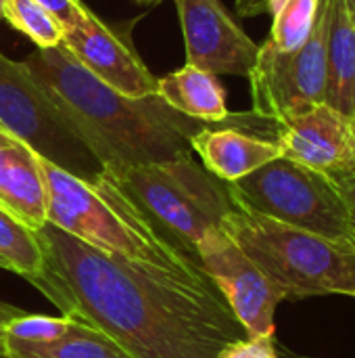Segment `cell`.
Listing matches in <instances>:
<instances>
[{
  "instance_id": "23",
  "label": "cell",
  "mask_w": 355,
  "mask_h": 358,
  "mask_svg": "<svg viewBox=\"0 0 355 358\" xmlns=\"http://www.w3.org/2000/svg\"><path fill=\"white\" fill-rule=\"evenodd\" d=\"M40 6H44L61 25L63 29H71L80 25L88 17V8L80 0H36Z\"/></svg>"
},
{
  "instance_id": "4",
  "label": "cell",
  "mask_w": 355,
  "mask_h": 358,
  "mask_svg": "<svg viewBox=\"0 0 355 358\" xmlns=\"http://www.w3.org/2000/svg\"><path fill=\"white\" fill-rule=\"evenodd\" d=\"M220 229L259 266L282 300L355 296V248L278 222L253 210L234 208Z\"/></svg>"
},
{
  "instance_id": "18",
  "label": "cell",
  "mask_w": 355,
  "mask_h": 358,
  "mask_svg": "<svg viewBox=\"0 0 355 358\" xmlns=\"http://www.w3.org/2000/svg\"><path fill=\"white\" fill-rule=\"evenodd\" d=\"M320 0H270L272 29L268 42L278 50H297L310 38Z\"/></svg>"
},
{
  "instance_id": "11",
  "label": "cell",
  "mask_w": 355,
  "mask_h": 358,
  "mask_svg": "<svg viewBox=\"0 0 355 358\" xmlns=\"http://www.w3.org/2000/svg\"><path fill=\"white\" fill-rule=\"evenodd\" d=\"M280 153L331 178L355 176V130L352 117L322 103L278 122Z\"/></svg>"
},
{
  "instance_id": "21",
  "label": "cell",
  "mask_w": 355,
  "mask_h": 358,
  "mask_svg": "<svg viewBox=\"0 0 355 358\" xmlns=\"http://www.w3.org/2000/svg\"><path fill=\"white\" fill-rule=\"evenodd\" d=\"M71 319L61 317H44V315H21L2 327V334L21 342H54L67 334Z\"/></svg>"
},
{
  "instance_id": "24",
  "label": "cell",
  "mask_w": 355,
  "mask_h": 358,
  "mask_svg": "<svg viewBox=\"0 0 355 358\" xmlns=\"http://www.w3.org/2000/svg\"><path fill=\"white\" fill-rule=\"evenodd\" d=\"M341 185V191H343V197L347 201V208H349V220H352V239H354L355 245V176L352 178H345V180H339Z\"/></svg>"
},
{
  "instance_id": "6",
  "label": "cell",
  "mask_w": 355,
  "mask_h": 358,
  "mask_svg": "<svg viewBox=\"0 0 355 358\" xmlns=\"http://www.w3.org/2000/svg\"><path fill=\"white\" fill-rule=\"evenodd\" d=\"M226 189L232 203L241 208L354 245L349 208L341 185L285 155L234 182H226Z\"/></svg>"
},
{
  "instance_id": "16",
  "label": "cell",
  "mask_w": 355,
  "mask_h": 358,
  "mask_svg": "<svg viewBox=\"0 0 355 358\" xmlns=\"http://www.w3.org/2000/svg\"><path fill=\"white\" fill-rule=\"evenodd\" d=\"M157 94L178 113L207 124L228 122L232 115L226 107V90L218 76L195 65H184L157 82Z\"/></svg>"
},
{
  "instance_id": "20",
  "label": "cell",
  "mask_w": 355,
  "mask_h": 358,
  "mask_svg": "<svg viewBox=\"0 0 355 358\" xmlns=\"http://www.w3.org/2000/svg\"><path fill=\"white\" fill-rule=\"evenodd\" d=\"M38 48H54L63 42V25L36 0H4V17Z\"/></svg>"
},
{
  "instance_id": "10",
  "label": "cell",
  "mask_w": 355,
  "mask_h": 358,
  "mask_svg": "<svg viewBox=\"0 0 355 358\" xmlns=\"http://www.w3.org/2000/svg\"><path fill=\"white\" fill-rule=\"evenodd\" d=\"M186 63L213 76H249L255 44L220 0H176Z\"/></svg>"
},
{
  "instance_id": "15",
  "label": "cell",
  "mask_w": 355,
  "mask_h": 358,
  "mask_svg": "<svg viewBox=\"0 0 355 358\" xmlns=\"http://www.w3.org/2000/svg\"><path fill=\"white\" fill-rule=\"evenodd\" d=\"M326 105L355 113V13L345 0H326Z\"/></svg>"
},
{
  "instance_id": "26",
  "label": "cell",
  "mask_w": 355,
  "mask_h": 358,
  "mask_svg": "<svg viewBox=\"0 0 355 358\" xmlns=\"http://www.w3.org/2000/svg\"><path fill=\"white\" fill-rule=\"evenodd\" d=\"M21 315H23L21 308L10 306V304H6V302L0 300V327H4L6 323H10L13 319H17V317H21Z\"/></svg>"
},
{
  "instance_id": "12",
  "label": "cell",
  "mask_w": 355,
  "mask_h": 358,
  "mask_svg": "<svg viewBox=\"0 0 355 358\" xmlns=\"http://www.w3.org/2000/svg\"><path fill=\"white\" fill-rule=\"evenodd\" d=\"M61 44L77 59L80 65L113 90L132 99L157 94L159 78L149 71L130 44H126L92 13H88L80 25L67 29Z\"/></svg>"
},
{
  "instance_id": "13",
  "label": "cell",
  "mask_w": 355,
  "mask_h": 358,
  "mask_svg": "<svg viewBox=\"0 0 355 358\" xmlns=\"http://www.w3.org/2000/svg\"><path fill=\"white\" fill-rule=\"evenodd\" d=\"M0 208L31 231L48 222L40 155L4 128H0Z\"/></svg>"
},
{
  "instance_id": "3",
  "label": "cell",
  "mask_w": 355,
  "mask_h": 358,
  "mask_svg": "<svg viewBox=\"0 0 355 358\" xmlns=\"http://www.w3.org/2000/svg\"><path fill=\"white\" fill-rule=\"evenodd\" d=\"M40 168L50 224L100 252L153 264L201 285H213L199 264L167 248L151 231L134 203L103 172L94 180H84L44 157H40Z\"/></svg>"
},
{
  "instance_id": "25",
  "label": "cell",
  "mask_w": 355,
  "mask_h": 358,
  "mask_svg": "<svg viewBox=\"0 0 355 358\" xmlns=\"http://www.w3.org/2000/svg\"><path fill=\"white\" fill-rule=\"evenodd\" d=\"M270 0H236V13L241 17H257L262 13H268Z\"/></svg>"
},
{
  "instance_id": "31",
  "label": "cell",
  "mask_w": 355,
  "mask_h": 358,
  "mask_svg": "<svg viewBox=\"0 0 355 358\" xmlns=\"http://www.w3.org/2000/svg\"><path fill=\"white\" fill-rule=\"evenodd\" d=\"M0 268H6V266H4V262H2V258H0Z\"/></svg>"
},
{
  "instance_id": "32",
  "label": "cell",
  "mask_w": 355,
  "mask_h": 358,
  "mask_svg": "<svg viewBox=\"0 0 355 358\" xmlns=\"http://www.w3.org/2000/svg\"><path fill=\"white\" fill-rule=\"evenodd\" d=\"M352 122H354V130H355V113H354V117H352Z\"/></svg>"
},
{
  "instance_id": "28",
  "label": "cell",
  "mask_w": 355,
  "mask_h": 358,
  "mask_svg": "<svg viewBox=\"0 0 355 358\" xmlns=\"http://www.w3.org/2000/svg\"><path fill=\"white\" fill-rule=\"evenodd\" d=\"M134 2H138V4H157L161 0H134Z\"/></svg>"
},
{
  "instance_id": "30",
  "label": "cell",
  "mask_w": 355,
  "mask_h": 358,
  "mask_svg": "<svg viewBox=\"0 0 355 358\" xmlns=\"http://www.w3.org/2000/svg\"><path fill=\"white\" fill-rule=\"evenodd\" d=\"M4 17V0H0V19Z\"/></svg>"
},
{
  "instance_id": "17",
  "label": "cell",
  "mask_w": 355,
  "mask_h": 358,
  "mask_svg": "<svg viewBox=\"0 0 355 358\" xmlns=\"http://www.w3.org/2000/svg\"><path fill=\"white\" fill-rule=\"evenodd\" d=\"M2 338L6 358H134L103 331L73 319L67 334L54 342H21L4 334Z\"/></svg>"
},
{
  "instance_id": "2",
  "label": "cell",
  "mask_w": 355,
  "mask_h": 358,
  "mask_svg": "<svg viewBox=\"0 0 355 358\" xmlns=\"http://www.w3.org/2000/svg\"><path fill=\"white\" fill-rule=\"evenodd\" d=\"M21 63L107 172L188 157L190 136L207 124L178 113L159 94L132 99L113 90L63 44L38 48Z\"/></svg>"
},
{
  "instance_id": "1",
  "label": "cell",
  "mask_w": 355,
  "mask_h": 358,
  "mask_svg": "<svg viewBox=\"0 0 355 358\" xmlns=\"http://www.w3.org/2000/svg\"><path fill=\"white\" fill-rule=\"evenodd\" d=\"M29 283L61 315L94 327L134 358H216L247 338L224 296L165 268L100 252L46 222Z\"/></svg>"
},
{
  "instance_id": "19",
  "label": "cell",
  "mask_w": 355,
  "mask_h": 358,
  "mask_svg": "<svg viewBox=\"0 0 355 358\" xmlns=\"http://www.w3.org/2000/svg\"><path fill=\"white\" fill-rule=\"evenodd\" d=\"M0 258L6 271L17 273L25 281L38 275L42 266V248L36 231L25 227L13 214L0 208Z\"/></svg>"
},
{
  "instance_id": "33",
  "label": "cell",
  "mask_w": 355,
  "mask_h": 358,
  "mask_svg": "<svg viewBox=\"0 0 355 358\" xmlns=\"http://www.w3.org/2000/svg\"><path fill=\"white\" fill-rule=\"evenodd\" d=\"M354 298H355V296H354Z\"/></svg>"
},
{
  "instance_id": "7",
  "label": "cell",
  "mask_w": 355,
  "mask_h": 358,
  "mask_svg": "<svg viewBox=\"0 0 355 358\" xmlns=\"http://www.w3.org/2000/svg\"><path fill=\"white\" fill-rule=\"evenodd\" d=\"M0 128L25 141L40 157L84 180H94L103 172V164L36 84L23 63L10 61L2 52Z\"/></svg>"
},
{
  "instance_id": "9",
  "label": "cell",
  "mask_w": 355,
  "mask_h": 358,
  "mask_svg": "<svg viewBox=\"0 0 355 358\" xmlns=\"http://www.w3.org/2000/svg\"><path fill=\"white\" fill-rule=\"evenodd\" d=\"M199 262L226 304L245 327L247 338L274 336V315L282 294L259 266L220 227L209 229L197 245Z\"/></svg>"
},
{
  "instance_id": "5",
  "label": "cell",
  "mask_w": 355,
  "mask_h": 358,
  "mask_svg": "<svg viewBox=\"0 0 355 358\" xmlns=\"http://www.w3.org/2000/svg\"><path fill=\"white\" fill-rule=\"evenodd\" d=\"M103 174L134 203L151 231L186 260L199 262L201 237L234 208L226 185L192 155ZM203 268V266H201Z\"/></svg>"
},
{
  "instance_id": "8",
  "label": "cell",
  "mask_w": 355,
  "mask_h": 358,
  "mask_svg": "<svg viewBox=\"0 0 355 358\" xmlns=\"http://www.w3.org/2000/svg\"><path fill=\"white\" fill-rule=\"evenodd\" d=\"M326 0H320L314 29L303 46L278 50L268 40L259 46L247 76L257 117L278 124L326 103Z\"/></svg>"
},
{
  "instance_id": "14",
  "label": "cell",
  "mask_w": 355,
  "mask_h": 358,
  "mask_svg": "<svg viewBox=\"0 0 355 358\" xmlns=\"http://www.w3.org/2000/svg\"><path fill=\"white\" fill-rule=\"evenodd\" d=\"M190 149L201 157L203 168L222 182H234L282 155L276 141L239 128H209L207 124L190 136Z\"/></svg>"
},
{
  "instance_id": "22",
  "label": "cell",
  "mask_w": 355,
  "mask_h": 358,
  "mask_svg": "<svg viewBox=\"0 0 355 358\" xmlns=\"http://www.w3.org/2000/svg\"><path fill=\"white\" fill-rule=\"evenodd\" d=\"M216 358H278L274 336L268 338H243L239 342L228 344L218 352Z\"/></svg>"
},
{
  "instance_id": "29",
  "label": "cell",
  "mask_w": 355,
  "mask_h": 358,
  "mask_svg": "<svg viewBox=\"0 0 355 358\" xmlns=\"http://www.w3.org/2000/svg\"><path fill=\"white\" fill-rule=\"evenodd\" d=\"M345 2H347L349 10H354V13H355V0H345Z\"/></svg>"
},
{
  "instance_id": "27",
  "label": "cell",
  "mask_w": 355,
  "mask_h": 358,
  "mask_svg": "<svg viewBox=\"0 0 355 358\" xmlns=\"http://www.w3.org/2000/svg\"><path fill=\"white\" fill-rule=\"evenodd\" d=\"M0 358H6L4 357V338H2V327H0Z\"/></svg>"
}]
</instances>
